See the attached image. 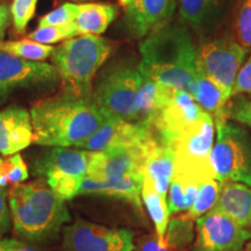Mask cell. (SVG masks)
Here are the masks:
<instances>
[{
    "label": "cell",
    "instance_id": "obj_34",
    "mask_svg": "<svg viewBox=\"0 0 251 251\" xmlns=\"http://www.w3.org/2000/svg\"><path fill=\"white\" fill-rule=\"evenodd\" d=\"M227 118L251 128V97L246 94L231 97L227 103Z\"/></svg>",
    "mask_w": 251,
    "mask_h": 251
},
{
    "label": "cell",
    "instance_id": "obj_11",
    "mask_svg": "<svg viewBox=\"0 0 251 251\" xmlns=\"http://www.w3.org/2000/svg\"><path fill=\"white\" fill-rule=\"evenodd\" d=\"M251 240V229L213 208L196 221L192 251H243Z\"/></svg>",
    "mask_w": 251,
    "mask_h": 251
},
{
    "label": "cell",
    "instance_id": "obj_38",
    "mask_svg": "<svg viewBox=\"0 0 251 251\" xmlns=\"http://www.w3.org/2000/svg\"><path fill=\"white\" fill-rule=\"evenodd\" d=\"M0 251H45L37 244H33L19 238L4 237L0 240Z\"/></svg>",
    "mask_w": 251,
    "mask_h": 251
},
{
    "label": "cell",
    "instance_id": "obj_26",
    "mask_svg": "<svg viewBox=\"0 0 251 251\" xmlns=\"http://www.w3.org/2000/svg\"><path fill=\"white\" fill-rule=\"evenodd\" d=\"M141 199L143 205L151 219L157 236L161 240H164L166 228H168L169 220H170V211H169L168 200L163 198L152 185L144 178L142 187H141Z\"/></svg>",
    "mask_w": 251,
    "mask_h": 251
},
{
    "label": "cell",
    "instance_id": "obj_32",
    "mask_svg": "<svg viewBox=\"0 0 251 251\" xmlns=\"http://www.w3.org/2000/svg\"><path fill=\"white\" fill-rule=\"evenodd\" d=\"M77 36L76 28L74 24L69 26H43L39 27L37 29L31 31L27 39L36 41V42L42 43V45H55V43L62 42V41L69 40L71 37Z\"/></svg>",
    "mask_w": 251,
    "mask_h": 251
},
{
    "label": "cell",
    "instance_id": "obj_17",
    "mask_svg": "<svg viewBox=\"0 0 251 251\" xmlns=\"http://www.w3.org/2000/svg\"><path fill=\"white\" fill-rule=\"evenodd\" d=\"M34 142L30 112L21 106L0 111V153L7 157L19 153Z\"/></svg>",
    "mask_w": 251,
    "mask_h": 251
},
{
    "label": "cell",
    "instance_id": "obj_9",
    "mask_svg": "<svg viewBox=\"0 0 251 251\" xmlns=\"http://www.w3.org/2000/svg\"><path fill=\"white\" fill-rule=\"evenodd\" d=\"M250 49L241 46L235 39L219 37L202 43L197 50L200 70L231 98V90Z\"/></svg>",
    "mask_w": 251,
    "mask_h": 251
},
{
    "label": "cell",
    "instance_id": "obj_33",
    "mask_svg": "<svg viewBox=\"0 0 251 251\" xmlns=\"http://www.w3.org/2000/svg\"><path fill=\"white\" fill-rule=\"evenodd\" d=\"M39 0H13L11 9V19L13 21V28L17 34H25L28 24L36 12Z\"/></svg>",
    "mask_w": 251,
    "mask_h": 251
},
{
    "label": "cell",
    "instance_id": "obj_41",
    "mask_svg": "<svg viewBox=\"0 0 251 251\" xmlns=\"http://www.w3.org/2000/svg\"><path fill=\"white\" fill-rule=\"evenodd\" d=\"M70 1H77V2H85V1H90V0H70Z\"/></svg>",
    "mask_w": 251,
    "mask_h": 251
},
{
    "label": "cell",
    "instance_id": "obj_42",
    "mask_svg": "<svg viewBox=\"0 0 251 251\" xmlns=\"http://www.w3.org/2000/svg\"><path fill=\"white\" fill-rule=\"evenodd\" d=\"M118 2H119V4H121V2H122V0H118Z\"/></svg>",
    "mask_w": 251,
    "mask_h": 251
},
{
    "label": "cell",
    "instance_id": "obj_4",
    "mask_svg": "<svg viewBox=\"0 0 251 251\" xmlns=\"http://www.w3.org/2000/svg\"><path fill=\"white\" fill-rule=\"evenodd\" d=\"M112 50L113 42L105 37L79 35L63 41L50 58L67 92L92 99L93 78Z\"/></svg>",
    "mask_w": 251,
    "mask_h": 251
},
{
    "label": "cell",
    "instance_id": "obj_12",
    "mask_svg": "<svg viewBox=\"0 0 251 251\" xmlns=\"http://www.w3.org/2000/svg\"><path fill=\"white\" fill-rule=\"evenodd\" d=\"M200 106L186 91L176 90L168 103L152 122V128L162 142L170 144L193 128L205 117Z\"/></svg>",
    "mask_w": 251,
    "mask_h": 251
},
{
    "label": "cell",
    "instance_id": "obj_14",
    "mask_svg": "<svg viewBox=\"0 0 251 251\" xmlns=\"http://www.w3.org/2000/svg\"><path fill=\"white\" fill-rule=\"evenodd\" d=\"M146 143L139 147L92 151L86 176L97 180L107 181H118L134 176L144 177L143 158Z\"/></svg>",
    "mask_w": 251,
    "mask_h": 251
},
{
    "label": "cell",
    "instance_id": "obj_5",
    "mask_svg": "<svg viewBox=\"0 0 251 251\" xmlns=\"http://www.w3.org/2000/svg\"><path fill=\"white\" fill-rule=\"evenodd\" d=\"M216 139L212 150L215 179L221 184L251 186V137L242 125L229 119L214 121Z\"/></svg>",
    "mask_w": 251,
    "mask_h": 251
},
{
    "label": "cell",
    "instance_id": "obj_8",
    "mask_svg": "<svg viewBox=\"0 0 251 251\" xmlns=\"http://www.w3.org/2000/svg\"><path fill=\"white\" fill-rule=\"evenodd\" d=\"M141 83L137 67L119 65L100 78L92 93V100L103 112L136 122L135 102Z\"/></svg>",
    "mask_w": 251,
    "mask_h": 251
},
{
    "label": "cell",
    "instance_id": "obj_30",
    "mask_svg": "<svg viewBox=\"0 0 251 251\" xmlns=\"http://www.w3.org/2000/svg\"><path fill=\"white\" fill-rule=\"evenodd\" d=\"M28 168L20 153L7 156L0 162V187L25 183L28 179Z\"/></svg>",
    "mask_w": 251,
    "mask_h": 251
},
{
    "label": "cell",
    "instance_id": "obj_23",
    "mask_svg": "<svg viewBox=\"0 0 251 251\" xmlns=\"http://www.w3.org/2000/svg\"><path fill=\"white\" fill-rule=\"evenodd\" d=\"M118 15L114 5L107 2H80L78 4L77 15L74 26L77 36H100L107 30Z\"/></svg>",
    "mask_w": 251,
    "mask_h": 251
},
{
    "label": "cell",
    "instance_id": "obj_18",
    "mask_svg": "<svg viewBox=\"0 0 251 251\" xmlns=\"http://www.w3.org/2000/svg\"><path fill=\"white\" fill-rule=\"evenodd\" d=\"M175 172V153L169 146L162 142L153 130L151 137L144 146V178L163 198L168 197L169 186Z\"/></svg>",
    "mask_w": 251,
    "mask_h": 251
},
{
    "label": "cell",
    "instance_id": "obj_10",
    "mask_svg": "<svg viewBox=\"0 0 251 251\" xmlns=\"http://www.w3.org/2000/svg\"><path fill=\"white\" fill-rule=\"evenodd\" d=\"M135 233L77 219L63 228V251H133Z\"/></svg>",
    "mask_w": 251,
    "mask_h": 251
},
{
    "label": "cell",
    "instance_id": "obj_16",
    "mask_svg": "<svg viewBox=\"0 0 251 251\" xmlns=\"http://www.w3.org/2000/svg\"><path fill=\"white\" fill-rule=\"evenodd\" d=\"M124 21L128 33L135 39L150 34L170 24L177 8L176 0H122Z\"/></svg>",
    "mask_w": 251,
    "mask_h": 251
},
{
    "label": "cell",
    "instance_id": "obj_3",
    "mask_svg": "<svg viewBox=\"0 0 251 251\" xmlns=\"http://www.w3.org/2000/svg\"><path fill=\"white\" fill-rule=\"evenodd\" d=\"M7 199L15 236L26 242L52 241L70 220L65 200L43 179L13 185Z\"/></svg>",
    "mask_w": 251,
    "mask_h": 251
},
{
    "label": "cell",
    "instance_id": "obj_27",
    "mask_svg": "<svg viewBox=\"0 0 251 251\" xmlns=\"http://www.w3.org/2000/svg\"><path fill=\"white\" fill-rule=\"evenodd\" d=\"M181 20L193 28H201L212 20L219 0H176Z\"/></svg>",
    "mask_w": 251,
    "mask_h": 251
},
{
    "label": "cell",
    "instance_id": "obj_13",
    "mask_svg": "<svg viewBox=\"0 0 251 251\" xmlns=\"http://www.w3.org/2000/svg\"><path fill=\"white\" fill-rule=\"evenodd\" d=\"M58 79L52 64L0 51V98L7 97L17 89L46 85Z\"/></svg>",
    "mask_w": 251,
    "mask_h": 251
},
{
    "label": "cell",
    "instance_id": "obj_31",
    "mask_svg": "<svg viewBox=\"0 0 251 251\" xmlns=\"http://www.w3.org/2000/svg\"><path fill=\"white\" fill-rule=\"evenodd\" d=\"M233 31L241 46L251 48V0H238L235 11Z\"/></svg>",
    "mask_w": 251,
    "mask_h": 251
},
{
    "label": "cell",
    "instance_id": "obj_20",
    "mask_svg": "<svg viewBox=\"0 0 251 251\" xmlns=\"http://www.w3.org/2000/svg\"><path fill=\"white\" fill-rule=\"evenodd\" d=\"M176 90L178 89L158 83L147 75L141 74V83L135 102L136 122L152 127L153 120L168 103Z\"/></svg>",
    "mask_w": 251,
    "mask_h": 251
},
{
    "label": "cell",
    "instance_id": "obj_21",
    "mask_svg": "<svg viewBox=\"0 0 251 251\" xmlns=\"http://www.w3.org/2000/svg\"><path fill=\"white\" fill-rule=\"evenodd\" d=\"M144 177H127L118 181L97 180L93 178L84 177L81 180L78 196H101L108 198H118L126 200L131 205L141 209L142 199H141V187H142Z\"/></svg>",
    "mask_w": 251,
    "mask_h": 251
},
{
    "label": "cell",
    "instance_id": "obj_40",
    "mask_svg": "<svg viewBox=\"0 0 251 251\" xmlns=\"http://www.w3.org/2000/svg\"><path fill=\"white\" fill-rule=\"evenodd\" d=\"M243 251H251V240H250V242L247 243V246H246V248H244Z\"/></svg>",
    "mask_w": 251,
    "mask_h": 251
},
{
    "label": "cell",
    "instance_id": "obj_15",
    "mask_svg": "<svg viewBox=\"0 0 251 251\" xmlns=\"http://www.w3.org/2000/svg\"><path fill=\"white\" fill-rule=\"evenodd\" d=\"M106 120L99 129L79 144L78 149L87 151H103L107 149L139 147L147 142L153 134L151 126L141 122H129L106 113Z\"/></svg>",
    "mask_w": 251,
    "mask_h": 251
},
{
    "label": "cell",
    "instance_id": "obj_28",
    "mask_svg": "<svg viewBox=\"0 0 251 251\" xmlns=\"http://www.w3.org/2000/svg\"><path fill=\"white\" fill-rule=\"evenodd\" d=\"M54 49V47L42 45L29 39L0 42V51L30 61L45 62L47 58L51 57Z\"/></svg>",
    "mask_w": 251,
    "mask_h": 251
},
{
    "label": "cell",
    "instance_id": "obj_6",
    "mask_svg": "<svg viewBox=\"0 0 251 251\" xmlns=\"http://www.w3.org/2000/svg\"><path fill=\"white\" fill-rule=\"evenodd\" d=\"M91 153L78 148L52 147L37 158L34 172L43 177L58 197L70 200L79 193L81 180L87 175Z\"/></svg>",
    "mask_w": 251,
    "mask_h": 251
},
{
    "label": "cell",
    "instance_id": "obj_1",
    "mask_svg": "<svg viewBox=\"0 0 251 251\" xmlns=\"http://www.w3.org/2000/svg\"><path fill=\"white\" fill-rule=\"evenodd\" d=\"M34 143L77 148L99 129L106 114L92 99L63 92L34 103L30 108Z\"/></svg>",
    "mask_w": 251,
    "mask_h": 251
},
{
    "label": "cell",
    "instance_id": "obj_43",
    "mask_svg": "<svg viewBox=\"0 0 251 251\" xmlns=\"http://www.w3.org/2000/svg\"><path fill=\"white\" fill-rule=\"evenodd\" d=\"M0 162H1V158H0Z\"/></svg>",
    "mask_w": 251,
    "mask_h": 251
},
{
    "label": "cell",
    "instance_id": "obj_39",
    "mask_svg": "<svg viewBox=\"0 0 251 251\" xmlns=\"http://www.w3.org/2000/svg\"><path fill=\"white\" fill-rule=\"evenodd\" d=\"M11 20V9L6 4H0V42H2Z\"/></svg>",
    "mask_w": 251,
    "mask_h": 251
},
{
    "label": "cell",
    "instance_id": "obj_22",
    "mask_svg": "<svg viewBox=\"0 0 251 251\" xmlns=\"http://www.w3.org/2000/svg\"><path fill=\"white\" fill-rule=\"evenodd\" d=\"M214 209L224 212L242 227L251 229V186L242 183L222 184Z\"/></svg>",
    "mask_w": 251,
    "mask_h": 251
},
{
    "label": "cell",
    "instance_id": "obj_24",
    "mask_svg": "<svg viewBox=\"0 0 251 251\" xmlns=\"http://www.w3.org/2000/svg\"><path fill=\"white\" fill-rule=\"evenodd\" d=\"M190 94L200 106V108L211 115L213 121L228 119L227 103L230 98L215 81L207 77L200 70V68L198 70L196 78H194Z\"/></svg>",
    "mask_w": 251,
    "mask_h": 251
},
{
    "label": "cell",
    "instance_id": "obj_36",
    "mask_svg": "<svg viewBox=\"0 0 251 251\" xmlns=\"http://www.w3.org/2000/svg\"><path fill=\"white\" fill-rule=\"evenodd\" d=\"M238 94H246L251 97V52L247 61L244 62L242 69L238 72L236 80H235L231 97Z\"/></svg>",
    "mask_w": 251,
    "mask_h": 251
},
{
    "label": "cell",
    "instance_id": "obj_19",
    "mask_svg": "<svg viewBox=\"0 0 251 251\" xmlns=\"http://www.w3.org/2000/svg\"><path fill=\"white\" fill-rule=\"evenodd\" d=\"M186 214L169 220L164 240L157 234L144 235L135 242L133 251H188L196 236V225Z\"/></svg>",
    "mask_w": 251,
    "mask_h": 251
},
{
    "label": "cell",
    "instance_id": "obj_35",
    "mask_svg": "<svg viewBox=\"0 0 251 251\" xmlns=\"http://www.w3.org/2000/svg\"><path fill=\"white\" fill-rule=\"evenodd\" d=\"M78 4L65 2L54 11L49 12L39 20V27L43 26H69L75 23L77 15Z\"/></svg>",
    "mask_w": 251,
    "mask_h": 251
},
{
    "label": "cell",
    "instance_id": "obj_25",
    "mask_svg": "<svg viewBox=\"0 0 251 251\" xmlns=\"http://www.w3.org/2000/svg\"><path fill=\"white\" fill-rule=\"evenodd\" d=\"M201 183L202 180L194 176L175 170L166 197L170 214L187 212L192 206L198 188Z\"/></svg>",
    "mask_w": 251,
    "mask_h": 251
},
{
    "label": "cell",
    "instance_id": "obj_7",
    "mask_svg": "<svg viewBox=\"0 0 251 251\" xmlns=\"http://www.w3.org/2000/svg\"><path fill=\"white\" fill-rule=\"evenodd\" d=\"M214 134V121L206 113L193 128L169 144L175 153V170L194 176L202 181L215 178L212 165Z\"/></svg>",
    "mask_w": 251,
    "mask_h": 251
},
{
    "label": "cell",
    "instance_id": "obj_2",
    "mask_svg": "<svg viewBox=\"0 0 251 251\" xmlns=\"http://www.w3.org/2000/svg\"><path fill=\"white\" fill-rule=\"evenodd\" d=\"M137 69L158 83L190 93L196 78L197 49L186 25L171 21L140 43Z\"/></svg>",
    "mask_w": 251,
    "mask_h": 251
},
{
    "label": "cell",
    "instance_id": "obj_29",
    "mask_svg": "<svg viewBox=\"0 0 251 251\" xmlns=\"http://www.w3.org/2000/svg\"><path fill=\"white\" fill-rule=\"evenodd\" d=\"M221 187L222 184L216 180L215 178L202 181L199 185V188H198L197 196L194 198L192 206L186 212L187 218L193 220V221H197V219H199L200 216L212 211L219 200Z\"/></svg>",
    "mask_w": 251,
    "mask_h": 251
},
{
    "label": "cell",
    "instance_id": "obj_37",
    "mask_svg": "<svg viewBox=\"0 0 251 251\" xmlns=\"http://www.w3.org/2000/svg\"><path fill=\"white\" fill-rule=\"evenodd\" d=\"M7 188L0 187V240L5 237V235L11 228V212L7 202Z\"/></svg>",
    "mask_w": 251,
    "mask_h": 251
}]
</instances>
